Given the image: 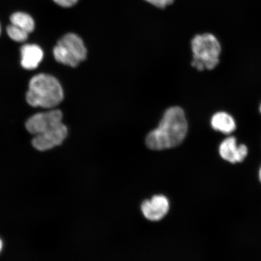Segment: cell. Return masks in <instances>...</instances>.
Returning <instances> with one entry per match:
<instances>
[{
	"instance_id": "cell-1",
	"label": "cell",
	"mask_w": 261,
	"mask_h": 261,
	"mask_svg": "<svg viewBox=\"0 0 261 261\" xmlns=\"http://www.w3.org/2000/svg\"><path fill=\"white\" fill-rule=\"evenodd\" d=\"M188 132L184 110L179 107H172L165 111L158 128L146 136V145L149 149L158 151L175 148L184 142Z\"/></svg>"
},
{
	"instance_id": "cell-2",
	"label": "cell",
	"mask_w": 261,
	"mask_h": 261,
	"mask_svg": "<svg viewBox=\"0 0 261 261\" xmlns=\"http://www.w3.org/2000/svg\"><path fill=\"white\" fill-rule=\"evenodd\" d=\"M64 99V91L59 81L47 74L33 77L26 93V100L33 107L52 109Z\"/></svg>"
},
{
	"instance_id": "cell-3",
	"label": "cell",
	"mask_w": 261,
	"mask_h": 261,
	"mask_svg": "<svg viewBox=\"0 0 261 261\" xmlns=\"http://www.w3.org/2000/svg\"><path fill=\"white\" fill-rule=\"evenodd\" d=\"M192 66L198 71L212 70L220 63L221 45L210 33L195 35L191 41Z\"/></svg>"
},
{
	"instance_id": "cell-4",
	"label": "cell",
	"mask_w": 261,
	"mask_h": 261,
	"mask_svg": "<svg viewBox=\"0 0 261 261\" xmlns=\"http://www.w3.org/2000/svg\"><path fill=\"white\" fill-rule=\"evenodd\" d=\"M54 55L58 63L76 67L87 58V50L82 38L71 33L64 35L58 41Z\"/></svg>"
},
{
	"instance_id": "cell-5",
	"label": "cell",
	"mask_w": 261,
	"mask_h": 261,
	"mask_svg": "<svg viewBox=\"0 0 261 261\" xmlns=\"http://www.w3.org/2000/svg\"><path fill=\"white\" fill-rule=\"evenodd\" d=\"M63 113L58 110L38 113L28 119L25 123L26 128L33 135H40L63 123Z\"/></svg>"
},
{
	"instance_id": "cell-6",
	"label": "cell",
	"mask_w": 261,
	"mask_h": 261,
	"mask_svg": "<svg viewBox=\"0 0 261 261\" xmlns=\"http://www.w3.org/2000/svg\"><path fill=\"white\" fill-rule=\"evenodd\" d=\"M67 133V126L62 123L54 128L36 135L32 140V145L39 151H46L61 145L66 138Z\"/></svg>"
},
{
	"instance_id": "cell-7",
	"label": "cell",
	"mask_w": 261,
	"mask_h": 261,
	"mask_svg": "<svg viewBox=\"0 0 261 261\" xmlns=\"http://www.w3.org/2000/svg\"><path fill=\"white\" fill-rule=\"evenodd\" d=\"M219 153L224 161L234 164L244 161L248 154V148L245 145H238L237 139L230 136L221 142Z\"/></svg>"
},
{
	"instance_id": "cell-8",
	"label": "cell",
	"mask_w": 261,
	"mask_h": 261,
	"mask_svg": "<svg viewBox=\"0 0 261 261\" xmlns=\"http://www.w3.org/2000/svg\"><path fill=\"white\" fill-rule=\"evenodd\" d=\"M141 210L146 219L152 221H160L168 214L169 201L165 196L156 195L151 200L143 202Z\"/></svg>"
},
{
	"instance_id": "cell-9",
	"label": "cell",
	"mask_w": 261,
	"mask_h": 261,
	"mask_svg": "<svg viewBox=\"0 0 261 261\" xmlns=\"http://www.w3.org/2000/svg\"><path fill=\"white\" fill-rule=\"evenodd\" d=\"M22 67L27 70L37 68L43 58V51L35 44H25L21 48Z\"/></svg>"
},
{
	"instance_id": "cell-10",
	"label": "cell",
	"mask_w": 261,
	"mask_h": 261,
	"mask_svg": "<svg viewBox=\"0 0 261 261\" xmlns=\"http://www.w3.org/2000/svg\"><path fill=\"white\" fill-rule=\"evenodd\" d=\"M211 125L214 130L224 135H230L237 128V123L233 117L225 112L215 113L211 119Z\"/></svg>"
},
{
	"instance_id": "cell-11",
	"label": "cell",
	"mask_w": 261,
	"mask_h": 261,
	"mask_svg": "<svg viewBox=\"0 0 261 261\" xmlns=\"http://www.w3.org/2000/svg\"><path fill=\"white\" fill-rule=\"evenodd\" d=\"M11 21L13 25L30 34L35 29V22L31 16L24 12H16L11 16Z\"/></svg>"
},
{
	"instance_id": "cell-12",
	"label": "cell",
	"mask_w": 261,
	"mask_h": 261,
	"mask_svg": "<svg viewBox=\"0 0 261 261\" xmlns=\"http://www.w3.org/2000/svg\"><path fill=\"white\" fill-rule=\"evenodd\" d=\"M9 37L16 42H24L27 40L28 33L15 25H9L7 28Z\"/></svg>"
},
{
	"instance_id": "cell-13",
	"label": "cell",
	"mask_w": 261,
	"mask_h": 261,
	"mask_svg": "<svg viewBox=\"0 0 261 261\" xmlns=\"http://www.w3.org/2000/svg\"><path fill=\"white\" fill-rule=\"evenodd\" d=\"M147 2L159 8H165L172 4L174 0H145Z\"/></svg>"
},
{
	"instance_id": "cell-14",
	"label": "cell",
	"mask_w": 261,
	"mask_h": 261,
	"mask_svg": "<svg viewBox=\"0 0 261 261\" xmlns=\"http://www.w3.org/2000/svg\"><path fill=\"white\" fill-rule=\"evenodd\" d=\"M57 5L64 8H70L76 5L78 0H54Z\"/></svg>"
},
{
	"instance_id": "cell-15",
	"label": "cell",
	"mask_w": 261,
	"mask_h": 261,
	"mask_svg": "<svg viewBox=\"0 0 261 261\" xmlns=\"http://www.w3.org/2000/svg\"><path fill=\"white\" fill-rule=\"evenodd\" d=\"M3 247V243L1 240H0V252H1V250L2 249Z\"/></svg>"
},
{
	"instance_id": "cell-16",
	"label": "cell",
	"mask_w": 261,
	"mask_h": 261,
	"mask_svg": "<svg viewBox=\"0 0 261 261\" xmlns=\"http://www.w3.org/2000/svg\"><path fill=\"white\" fill-rule=\"evenodd\" d=\"M259 178L260 181L261 182V167L260 168V170L259 172Z\"/></svg>"
},
{
	"instance_id": "cell-17",
	"label": "cell",
	"mask_w": 261,
	"mask_h": 261,
	"mask_svg": "<svg viewBox=\"0 0 261 261\" xmlns=\"http://www.w3.org/2000/svg\"><path fill=\"white\" fill-rule=\"evenodd\" d=\"M259 112H260V113L261 114V103H260V106H259Z\"/></svg>"
},
{
	"instance_id": "cell-18",
	"label": "cell",
	"mask_w": 261,
	"mask_h": 261,
	"mask_svg": "<svg viewBox=\"0 0 261 261\" xmlns=\"http://www.w3.org/2000/svg\"><path fill=\"white\" fill-rule=\"evenodd\" d=\"M0 34H1V27H0Z\"/></svg>"
}]
</instances>
